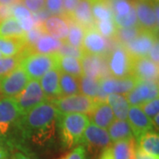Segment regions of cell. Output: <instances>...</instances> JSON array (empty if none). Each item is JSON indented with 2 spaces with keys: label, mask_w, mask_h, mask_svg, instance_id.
I'll list each match as a JSON object with an SVG mask.
<instances>
[{
  "label": "cell",
  "mask_w": 159,
  "mask_h": 159,
  "mask_svg": "<svg viewBox=\"0 0 159 159\" xmlns=\"http://www.w3.org/2000/svg\"><path fill=\"white\" fill-rule=\"evenodd\" d=\"M148 58L151 59L156 64H159V43L157 41L148 53Z\"/></svg>",
  "instance_id": "cell-46"
},
{
  "label": "cell",
  "mask_w": 159,
  "mask_h": 159,
  "mask_svg": "<svg viewBox=\"0 0 159 159\" xmlns=\"http://www.w3.org/2000/svg\"><path fill=\"white\" fill-rule=\"evenodd\" d=\"M45 34L64 42L68 35L69 23L66 17L53 15L48 17L40 26Z\"/></svg>",
  "instance_id": "cell-18"
},
{
  "label": "cell",
  "mask_w": 159,
  "mask_h": 159,
  "mask_svg": "<svg viewBox=\"0 0 159 159\" xmlns=\"http://www.w3.org/2000/svg\"><path fill=\"white\" fill-rule=\"evenodd\" d=\"M59 76L60 72L58 71V69L57 67H53L49 70L39 81L48 102L61 97L59 88Z\"/></svg>",
  "instance_id": "cell-19"
},
{
  "label": "cell",
  "mask_w": 159,
  "mask_h": 159,
  "mask_svg": "<svg viewBox=\"0 0 159 159\" xmlns=\"http://www.w3.org/2000/svg\"><path fill=\"white\" fill-rule=\"evenodd\" d=\"M64 0H45L46 10L53 15L64 16Z\"/></svg>",
  "instance_id": "cell-42"
},
{
  "label": "cell",
  "mask_w": 159,
  "mask_h": 159,
  "mask_svg": "<svg viewBox=\"0 0 159 159\" xmlns=\"http://www.w3.org/2000/svg\"><path fill=\"white\" fill-rule=\"evenodd\" d=\"M61 114L80 113L89 115L97 104V101L85 95H73L60 97L50 101Z\"/></svg>",
  "instance_id": "cell-5"
},
{
  "label": "cell",
  "mask_w": 159,
  "mask_h": 159,
  "mask_svg": "<svg viewBox=\"0 0 159 159\" xmlns=\"http://www.w3.org/2000/svg\"><path fill=\"white\" fill-rule=\"evenodd\" d=\"M148 1H150V2H158V0H148Z\"/></svg>",
  "instance_id": "cell-53"
},
{
  "label": "cell",
  "mask_w": 159,
  "mask_h": 159,
  "mask_svg": "<svg viewBox=\"0 0 159 159\" xmlns=\"http://www.w3.org/2000/svg\"><path fill=\"white\" fill-rule=\"evenodd\" d=\"M80 92L97 102L103 99L104 94L101 89L100 80L82 75L79 78Z\"/></svg>",
  "instance_id": "cell-26"
},
{
  "label": "cell",
  "mask_w": 159,
  "mask_h": 159,
  "mask_svg": "<svg viewBox=\"0 0 159 159\" xmlns=\"http://www.w3.org/2000/svg\"><path fill=\"white\" fill-rule=\"evenodd\" d=\"M135 159H159V157H155L150 154L146 153L139 147H136L135 150Z\"/></svg>",
  "instance_id": "cell-47"
},
{
  "label": "cell",
  "mask_w": 159,
  "mask_h": 159,
  "mask_svg": "<svg viewBox=\"0 0 159 159\" xmlns=\"http://www.w3.org/2000/svg\"><path fill=\"white\" fill-rule=\"evenodd\" d=\"M86 148L83 145H78L73 148V149L58 159H85Z\"/></svg>",
  "instance_id": "cell-44"
},
{
  "label": "cell",
  "mask_w": 159,
  "mask_h": 159,
  "mask_svg": "<svg viewBox=\"0 0 159 159\" xmlns=\"http://www.w3.org/2000/svg\"><path fill=\"white\" fill-rule=\"evenodd\" d=\"M22 5L32 13H36L45 7V0H21Z\"/></svg>",
  "instance_id": "cell-43"
},
{
  "label": "cell",
  "mask_w": 159,
  "mask_h": 159,
  "mask_svg": "<svg viewBox=\"0 0 159 159\" xmlns=\"http://www.w3.org/2000/svg\"><path fill=\"white\" fill-rule=\"evenodd\" d=\"M20 113L24 115L42 102H47L38 80H31L18 96L13 97Z\"/></svg>",
  "instance_id": "cell-7"
},
{
  "label": "cell",
  "mask_w": 159,
  "mask_h": 159,
  "mask_svg": "<svg viewBox=\"0 0 159 159\" xmlns=\"http://www.w3.org/2000/svg\"><path fill=\"white\" fill-rule=\"evenodd\" d=\"M158 64H156L148 57L133 58L132 75L138 80L158 81Z\"/></svg>",
  "instance_id": "cell-17"
},
{
  "label": "cell",
  "mask_w": 159,
  "mask_h": 159,
  "mask_svg": "<svg viewBox=\"0 0 159 159\" xmlns=\"http://www.w3.org/2000/svg\"><path fill=\"white\" fill-rule=\"evenodd\" d=\"M139 27L143 30L158 33V23L156 20L152 2L148 0H134Z\"/></svg>",
  "instance_id": "cell-14"
},
{
  "label": "cell",
  "mask_w": 159,
  "mask_h": 159,
  "mask_svg": "<svg viewBox=\"0 0 159 159\" xmlns=\"http://www.w3.org/2000/svg\"><path fill=\"white\" fill-rule=\"evenodd\" d=\"M8 157V151L6 150V147L0 143V159H6Z\"/></svg>",
  "instance_id": "cell-51"
},
{
  "label": "cell",
  "mask_w": 159,
  "mask_h": 159,
  "mask_svg": "<svg viewBox=\"0 0 159 159\" xmlns=\"http://www.w3.org/2000/svg\"><path fill=\"white\" fill-rule=\"evenodd\" d=\"M59 88L61 92V97H67L79 94V78H76L70 74L60 73Z\"/></svg>",
  "instance_id": "cell-31"
},
{
  "label": "cell",
  "mask_w": 159,
  "mask_h": 159,
  "mask_svg": "<svg viewBox=\"0 0 159 159\" xmlns=\"http://www.w3.org/2000/svg\"><path fill=\"white\" fill-rule=\"evenodd\" d=\"M141 109L147 117H148L150 119H152L157 114H158L159 98L156 97L153 100H150L148 102H145L144 104H142L141 106Z\"/></svg>",
  "instance_id": "cell-41"
},
{
  "label": "cell",
  "mask_w": 159,
  "mask_h": 159,
  "mask_svg": "<svg viewBox=\"0 0 159 159\" xmlns=\"http://www.w3.org/2000/svg\"><path fill=\"white\" fill-rule=\"evenodd\" d=\"M142 30V29L139 26L132 27V28H125V29H117L113 39L119 45L124 46L127 43L134 39L141 33Z\"/></svg>",
  "instance_id": "cell-33"
},
{
  "label": "cell",
  "mask_w": 159,
  "mask_h": 159,
  "mask_svg": "<svg viewBox=\"0 0 159 159\" xmlns=\"http://www.w3.org/2000/svg\"><path fill=\"white\" fill-rule=\"evenodd\" d=\"M112 142L109 136L108 131L94 124H89L82 135L80 145L96 149H105L111 147Z\"/></svg>",
  "instance_id": "cell-12"
},
{
  "label": "cell",
  "mask_w": 159,
  "mask_h": 159,
  "mask_svg": "<svg viewBox=\"0 0 159 159\" xmlns=\"http://www.w3.org/2000/svg\"><path fill=\"white\" fill-rule=\"evenodd\" d=\"M63 42L52 37L49 34H43L37 42L29 49H24L21 52L22 56L29 53H40V54H53L56 53L62 45Z\"/></svg>",
  "instance_id": "cell-21"
},
{
  "label": "cell",
  "mask_w": 159,
  "mask_h": 159,
  "mask_svg": "<svg viewBox=\"0 0 159 159\" xmlns=\"http://www.w3.org/2000/svg\"><path fill=\"white\" fill-rule=\"evenodd\" d=\"M80 0H64L63 2V8H64V15L65 17H69L76 6H78Z\"/></svg>",
  "instance_id": "cell-45"
},
{
  "label": "cell",
  "mask_w": 159,
  "mask_h": 159,
  "mask_svg": "<svg viewBox=\"0 0 159 159\" xmlns=\"http://www.w3.org/2000/svg\"><path fill=\"white\" fill-rule=\"evenodd\" d=\"M108 134L112 143L125 139L134 138L131 130L130 125L126 120H114L108 127Z\"/></svg>",
  "instance_id": "cell-28"
},
{
  "label": "cell",
  "mask_w": 159,
  "mask_h": 159,
  "mask_svg": "<svg viewBox=\"0 0 159 159\" xmlns=\"http://www.w3.org/2000/svg\"><path fill=\"white\" fill-rule=\"evenodd\" d=\"M158 81L138 80L135 87L125 95V97L132 106H142L158 97Z\"/></svg>",
  "instance_id": "cell-9"
},
{
  "label": "cell",
  "mask_w": 159,
  "mask_h": 159,
  "mask_svg": "<svg viewBox=\"0 0 159 159\" xmlns=\"http://www.w3.org/2000/svg\"><path fill=\"white\" fill-rule=\"evenodd\" d=\"M99 159H112V156H111V147L105 148L102 150V154L100 156Z\"/></svg>",
  "instance_id": "cell-49"
},
{
  "label": "cell",
  "mask_w": 159,
  "mask_h": 159,
  "mask_svg": "<svg viewBox=\"0 0 159 159\" xmlns=\"http://www.w3.org/2000/svg\"><path fill=\"white\" fill-rule=\"evenodd\" d=\"M56 54V67L63 74H70L76 78L83 75L82 68L79 58L69 56H59Z\"/></svg>",
  "instance_id": "cell-24"
},
{
  "label": "cell",
  "mask_w": 159,
  "mask_h": 159,
  "mask_svg": "<svg viewBox=\"0 0 159 159\" xmlns=\"http://www.w3.org/2000/svg\"><path fill=\"white\" fill-rule=\"evenodd\" d=\"M60 112L50 102L38 104L24 114L18 124V134L23 140L44 145L54 136Z\"/></svg>",
  "instance_id": "cell-1"
},
{
  "label": "cell",
  "mask_w": 159,
  "mask_h": 159,
  "mask_svg": "<svg viewBox=\"0 0 159 159\" xmlns=\"http://www.w3.org/2000/svg\"><path fill=\"white\" fill-rule=\"evenodd\" d=\"M56 53L59 56H69V57H76V58H79V59H80L84 54L83 51L80 49L69 45L64 42H63L61 47L59 48V50Z\"/></svg>",
  "instance_id": "cell-39"
},
{
  "label": "cell",
  "mask_w": 159,
  "mask_h": 159,
  "mask_svg": "<svg viewBox=\"0 0 159 159\" xmlns=\"http://www.w3.org/2000/svg\"><path fill=\"white\" fill-rule=\"evenodd\" d=\"M2 57V55H1V53H0V57Z\"/></svg>",
  "instance_id": "cell-54"
},
{
  "label": "cell",
  "mask_w": 159,
  "mask_h": 159,
  "mask_svg": "<svg viewBox=\"0 0 159 159\" xmlns=\"http://www.w3.org/2000/svg\"><path fill=\"white\" fill-rule=\"evenodd\" d=\"M158 119H159V113L157 114V115L154 117L153 119H151V121H152V123H153L154 127H156L157 129L158 128Z\"/></svg>",
  "instance_id": "cell-52"
},
{
  "label": "cell",
  "mask_w": 159,
  "mask_h": 159,
  "mask_svg": "<svg viewBox=\"0 0 159 159\" xmlns=\"http://www.w3.org/2000/svg\"><path fill=\"white\" fill-rule=\"evenodd\" d=\"M80 60L84 76L98 80L110 77L105 56L83 54Z\"/></svg>",
  "instance_id": "cell-11"
},
{
  "label": "cell",
  "mask_w": 159,
  "mask_h": 159,
  "mask_svg": "<svg viewBox=\"0 0 159 159\" xmlns=\"http://www.w3.org/2000/svg\"><path fill=\"white\" fill-rule=\"evenodd\" d=\"M81 51L84 54L105 56L110 50L106 39L100 34L96 28H93L85 30L81 43Z\"/></svg>",
  "instance_id": "cell-13"
},
{
  "label": "cell",
  "mask_w": 159,
  "mask_h": 159,
  "mask_svg": "<svg viewBox=\"0 0 159 159\" xmlns=\"http://www.w3.org/2000/svg\"><path fill=\"white\" fill-rule=\"evenodd\" d=\"M66 18L78 23L85 30L96 27V22L92 14L90 3L89 0H80L73 13Z\"/></svg>",
  "instance_id": "cell-22"
},
{
  "label": "cell",
  "mask_w": 159,
  "mask_h": 159,
  "mask_svg": "<svg viewBox=\"0 0 159 159\" xmlns=\"http://www.w3.org/2000/svg\"><path fill=\"white\" fill-rule=\"evenodd\" d=\"M18 108L17 102L12 97L0 98V143L9 138V134L12 131L18 133V124L21 118ZM4 145V144H3Z\"/></svg>",
  "instance_id": "cell-3"
},
{
  "label": "cell",
  "mask_w": 159,
  "mask_h": 159,
  "mask_svg": "<svg viewBox=\"0 0 159 159\" xmlns=\"http://www.w3.org/2000/svg\"><path fill=\"white\" fill-rule=\"evenodd\" d=\"M158 41L157 34L142 29L141 33L123 47L132 58L148 57V53L155 43Z\"/></svg>",
  "instance_id": "cell-10"
},
{
  "label": "cell",
  "mask_w": 159,
  "mask_h": 159,
  "mask_svg": "<svg viewBox=\"0 0 159 159\" xmlns=\"http://www.w3.org/2000/svg\"><path fill=\"white\" fill-rule=\"evenodd\" d=\"M136 147L134 138L114 142L111 146L112 159H135Z\"/></svg>",
  "instance_id": "cell-23"
},
{
  "label": "cell",
  "mask_w": 159,
  "mask_h": 159,
  "mask_svg": "<svg viewBox=\"0 0 159 159\" xmlns=\"http://www.w3.org/2000/svg\"><path fill=\"white\" fill-rule=\"evenodd\" d=\"M26 32L13 17H7L0 20V37L24 38Z\"/></svg>",
  "instance_id": "cell-30"
},
{
  "label": "cell",
  "mask_w": 159,
  "mask_h": 159,
  "mask_svg": "<svg viewBox=\"0 0 159 159\" xmlns=\"http://www.w3.org/2000/svg\"><path fill=\"white\" fill-rule=\"evenodd\" d=\"M21 0H0V6H11Z\"/></svg>",
  "instance_id": "cell-50"
},
{
  "label": "cell",
  "mask_w": 159,
  "mask_h": 159,
  "mask_svg": "<svg viewBox=\"0 0 159 159\" xmlns=\"http://www.w3.org/2000/svg\"><path fill=\"white\" fill-rule=\"evenodd\" d=\"M137 82L138 80L133 75H129L124 78H114L110 76L100 80L101 89L106 95H126L135 87Z\"/></svg>",
  "instance_id": "cell-16"
},
{
  "label": "cell",
  "mask_w": 159,
  "mask_h": 159,
  "mask_svg": "<svg viewBox=\"0 0 159 159\" xmlns=\"http://www.w3.org/2000/svg\"><path fill=\"white\" fill-rule=\"evenodd\" d=\"M20 67L31 80H39L53 67H56V54L29 53L23 56Z\"/></svg>",
  "instance_id": "cell-4"
},
{
  "label": "cell",
  "mask_w": 159,
  "mask_h": 159,
  "mask_svg": "<svg viewBox=\"0 0 159 159\" xmlns=\"http://www.w3.org/2000/svg\"><path fill=\"white\" fill-rule=\"evenodd\" d=\"M95 28L100 33V34H102L104 38H108V39L113 38L117 30V27L114 23L113 18L97 21Z\"/></svg>",
  "instance_id": "cell-37"
},
{
  "label": "cell",
  "mask_w": 159,
  "mask_h": 159,
  "mask_svg": "<svg viewBox=\"0 0 159 159\" xmlns=\"http://www.w3.org/2000/svg\"><path fill=\"white\" fill-rule=\"evenodd\" d=\"M113 15L124 16L134 8V0H110Z\"/></svg>",
  "instance_id": "cell-36"
},
{
  "label": "cell",
  "mask_w": 159,
  "mask_h": 159,
  "mask_svg": "<svg viewBox=\"0 0 159 159\" xmlns=\"http://www.w3.org/2000/svg\"><path fill=\"white\" fill-rule=\"evenodd\" d=\"M137 147L146 153L159 157V135L155 131H149L137 139Z\"/></svg>",
  "instance_id": "cell-29"
},
{
  "label": "cell",
  "mask_w": 159,
  "mask_h": 159,
  "mask_svg": "<svg viewBox=\"0 0 159 159\" xmlns=\"http://www.w3.org/2000/svg\"><path fill=\"white\" fill-rule=\"evenodd\" d=\"M113 20L117 29H125V28H132V27L139 26L134 6L130 12L127 13L126 15H124V16L113 15Z\"/></svg>",
  "instance_id": "cell-35"
},
{
  "label": "cell",
  "mask_w": 159,
  "mask_h": 159,
  "mask_svg": "<svg viewBox=\"0 0 159 159\" xmlns=\"http://www.w3.org/2000/svg\"><path fill=\"white\" fill-rule=\"evenodd\" d=\"M22 58V54H19L13 57H0V80L4 79L7 74H9L12 70L20 66Z\"/></svg>",
  "instance_id": "cell-34"
},
{
  "label": "cell",
  "mask_w": 159,
  "mask_h": 159,
  "mask_svg": "<svg viewBox=\"0 0 159 159\" xmlns=\"http://www.w3.org/2000/svg\"><path fill=\"white\" fill-rule=\"evenodd\" d=\"M29 81V78L20 66H18L4 79L0 80V95L5 97L18 96Z\"/></svg>",
  "instance_id": "cell-8"
},
{
  "label": "cell",
  "mask_w": 159,
  "mask_h": 159,
  "mask_svg": "<svg viewBox=\"0 0 159 159\" xmlns=\"http://www.w3.org/2000/svg\"><path fill=\"white\" fill-rule=\"evenodd\" d=\"M127 119L133 135L136 140L145 133L154 131L155 127L151 119L145 115L139 106H131L128 111Z\"/></svg>",
  "instance_id": "cell-15"
},
{
  "label": "cell",
  "mask_w": 159,
  "mask_h": 159,
  "mask_svg": "<svg viewBox=\"0 0 159 159\" xmlns=\"http://www.w3.org/2000/svg\"><path fill=\"white\" fill-rule=\"evenodd\" d=\"M44 34L43 30L39 26H35L34 29L29 30L25 34V43H26V49H29L34 45L37 42V40Z\"/></svg>",
  "instance_id": "cell-40"
},
{
  "label": "cell",
  "mask_w": 159,
  "mask_h": 159,
  "mask_svg": "<svg viewBox=\"0 0 159 159\" xmlns=\"http://www.w3.org/2000/svg\"><path fill=\"white\" fill-rule=\"evenodd\" d=\"M26 47L24 38L0 37V53L2 57H13L20 54Z\"/></svg>",
  "instance_id": "cell-27"
},
{
  "label": "cell",
  "mask_w": 159,
  "mask_h": 159,
  "mask_svg": "<svg viewBox=\"0 0 159 159\" xmlns=\"http://www.w3.org/2000/svg\"><path fill=\"white\" fill-rule=\"evenodd\" d=\"M11 15L18 22L23 21L27 19L33 17V13L29 11L28 8H26L22 4H14L11 6Z\"/></svg>",
  "instance_id": "cell-38"
},
{
  "label": "cell",
  "mask_w": 159,
  "mask_h": 159,
  "mask_svg": "<svg viewBox=\"0 0 159 159\" xmlns=\"http://www.w3.org/2000/svg\"><path fill=\"white\" fill-rule=\"evenodd\" d=\"M11 159H33L30 156L24 153L23 151H16L12 154Z\"/></svg>",
  "instance_id": "cell-48"
},
{
  "label": "cell",
  "mask_w": 159,
  "mask_h": 159,
  "mask_svg": "<svg viewBox=\"0 0 159 159\" xmlns=\"http://www.w3.org/2000/svg\"><path fill=\"white\" fill-rule=\"evenodd\" d=\"M66 19L69 23V31L68 35L66 39L64 41V43L81 50V43L85 33V29L81 26H80L78 23L74 22V20H70L68 18Z\"/></svg>",
  "instance_id": "cell-32"
},
{
  "label": "cell",
  "mask_w": 159,
  "mask_h": 159,
  "mask_svg": "<svg viewBox=\"0 0 159 159\" xmlns=\"http://www.w3.org/2000/svg\"><path fill=\"white\" fill-rule=\"evenodd\" d=\"M105 102L110 105L116 119L119 120L127 119V114L130 108V104L126 100L125 95L109 94L106 97Z\"/></svg>",
  "instance_id": "cell-25"
},
{
  "label": "cell",
  "mask_w": 159,
  "mask_h": 159,
  "mask_svg": "<svg viewBox=\"0 0 159 159\" xmlns=\"http://www.w3.org/2000/svg\"><path fill=\"white\" fill-rule=\"evenodd\" d=\"M89 124V119L86 114L60 113L57 129L63 148L69 149L80 145Z\"/></svg>",
  "instance_id": "cell-2"
},
{
  "label": "cell",
  "mask_w": 159,
  "mask_h": 159,
  "mask_svg": "<svg viewBox=\"0 0 159 159\" xmlns=\"http://www.w3.org/2000/svg\"><path fill=\"white\" fill-rule=\"evenodd\" d=\"M106 65L110 76L124 78L132 75L133 58L122 45L117 46L105 55Z\"/></svg>",
  "instance_id": "cell-6"
},
{
  "label": "cell",
  "mask_w": 159,
  "mask_h": 159,
  "mask_svg": "<svg viewBox=\"0 0 159 159\" xmlns=\"http://www.w3.org/2000/svg\"><path fill=\"white\" fill-rule=\"evenodd\" d=\"M88 116L92 124L103 129H107L115 120L113 112L106 102H97Z\"/></svg>",
  "instance_id": "cell-20"
}]
</instances>
